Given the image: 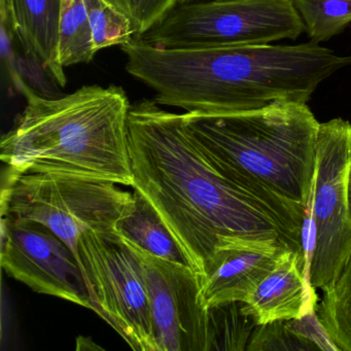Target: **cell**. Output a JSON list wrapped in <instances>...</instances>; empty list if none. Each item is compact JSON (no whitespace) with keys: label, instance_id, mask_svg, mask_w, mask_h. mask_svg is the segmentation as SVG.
<instances>
[{"label":"cell","instance_id":"cell-1","mask_svg":"<svg viewBox=\"0 0 351 351\" xmlns=\"http://www.w3.org/2000/svg\"><path fill=\"white\" fill-rule=\"evenodd\" d=\"M128 130L133 190L159 213L200 282L232 250H291L306 260L268 209L213 167L184 114L143 100L130 106Z\"/></svg>","mask_w":351,"mask_h":351},{"label":"cell","instance_id":"cell-2","mask_svg":"<svg viewBox=\"0 0 351 351\" xmlns=\"http://www.w3.org/2000/svg\"><path fill=\"white\" fill-rule=\"evenodd\" d=\"M127 73L155 92L160 106L221 114L274 102L307 104L322 82L351 65L317 43L295 46L170 49L138 36L121 46Z\"/></svg>","mask_w":351,"mask_h":351},{"label":"cell","instance_id":"cell-3","mask_svg":"<svg viewBox=\"0 0 351 351\" xmlns=\"http://www.w3.org/2000/svg\"><path fill=\"white\" fill-rule=\"evenodd\" d=\"M184 117L213 167L262 203L307 260L305 226L320 125L307 104Z\"/></svg>","mask_w":351,"mask_h":351},{"label":"cell","instance_id":"cell-4","mask_svg":"<svg viewBox=\"0 0 351 351\" xmlns=\"http://www.w3.org/2000/svg\"><path fill=\"white\" fill-rule=\"evenodd\" d=\"M23 112L0 143V157L14 173L63 174L132 186L129 151L130 102L117 86H84L48 97L18 75Z\"/></svg>","mask_w":351,"mask_h":351},{"label":"cell","instance_id":"cell-5","mask_svg":"<svg viewBox=\"0 0 351 351\" xmlns=\"http://www.w3.org/2000/svg\"><path fill=\"white\" fill-rule=\"evenodd\" d=\"M133 193L110 180L63 174L5 171L1 217L34 221L61 238L77 258L80 238L88 231L116 233L130 209Z\"/></svg>","mask_w":351,"mask_h":351},{"label":"cell","instance_id":"cell-6","mask_svg":"<svg viewBox=\"0 0 351 351\" xmlns=\"http://www.w3.org/2000/svg\"><path fill=\"white\" fill-rule=\"evenodd\" d=\"M305 32L291 0L178 1L138 38L161 48L261 46Z\"/></svg>","mask_w":351,"mask_h":351},{"label":"cell","instance_id":"cell-7","mask_svg":"<svg viewBox=\"0 0 351 351\" xmlns=\"http://www.w3.org/2000/svg\"><path fill=\"white\" fill-rule=\"evenodd\" d=\"M351 124L342 119L320 123L317 161L305 226L307 276L313 289H330L351 256L347 174Z\"/></svg>","mask_w":351,"mask_h":351},{"label":"cell","instance_id":"cell-8","mask_svg":"<svg viewBox=\"0 0 351 351\" xmlns=\"http://www.w3.org/2000/svg\"><path fill=\"white\" fill-rule=\"evenodd\" d=\"M92 310L136 351H158L151 300L136 254L118 232L88 231L77 245Z\"/></svg>","mask_w":351,"mask_h":351},{"label":"cell","instance_id":"cell-9","mask_svg":"<svg viewBox=\"0 0 351 351\" xmlns=\"http://www.w3.org/2000/svg\"><path fill=\"white\" fill-rule=\"evenodd\" d=\"M121 237L143 268L158 351L211 350L209 310L203 303L196 272L189 265L154 256Z\"/></svg>","mask_w":351,"mask_h":351},{"label":"cell","instance_id":"cell-10","mask_svg":"<svg viewBox=\"0 0 351 351\" xmlns=\"http://www.w3.org/2000/svg\"><path fill=\"white\" fill-rule=\"evenodd\" d=\"M1 266L8 275L43 295L92 309L75 252L52 230L34 221L1 217Z\"/></svg>","mask_w":351,"mask_h":351},{"label":"cell","instance_id":"cell-11","mask_svg":"<svg viewBox=\"0 0 351 351\" xmlns=\"http://www.w3.org/2000/svg\"><path fill=\"white\" fill-rule=\"evenodd\" d=\"M317 299L308 279L307 262L287 250L250 301L243 304V311L258 326L301 317L316 309Z\"/></svg>","mask_w":351,"mask_h":351},{"label":"cell","instance_id":"cell-12","mask_svg":"<svg viewBox=\"0 0 351 351\" xmlns=\"http://www.w3.org/2000/svg\"><path fill=\"white\" fill-rule=\"evenodd\" d=\"M285 250L244 248L230 252L201 281V295L207 309L234 302L247 303Z\"/></svg>","mask_w":351,"mask_h":351},{"label":"cell","instance_id":"cell-13","mask_svg":"<svg viewBox=\"0 0 351 351\" xmlns=\"http://www.w3.org/2000/svg\"><path fill=\"white\" fill-rule=\"evenodd\" d=\"M13 34L24 52L61 87L66 83L58 62L61 0H12Z\"/></svg>","mask_w":351,"mask_h":351},{"label":"cell","instance_id":"cell-14","mask_svg":"<svg viewBox=\"0 0 351 351\" xmlns=\"http://www.w3.org/2000/svg\"><path fill=\"white\" fill-rule=\"evenodd\" d=\"M246 350L338 351L320 324L316 309L299 318L258 324Z\"/></svg>","mask_w":351,"mask_h":351},{"label":"cell","instance_id":"cell-15","mask_svg":"<svg viewBox=\"0 0 351 351\" xmlns=\"http://www.w3.org/2000/svg\"><path fill=\"white\" fill-rule=\"evenodd\" d=\"M117 231L154 256L170 262L189 265L180 245L159 213L143 195L135 190L132 205L118 221Z\"/></svg>","mask_w":351,"mask_h":351},{"label":"cell","instance_id":"cell-16","mask_svg":"<svg viewBox=\"0 0 351 351\" xmlns=\"http://www.w3.org/2000/svg\"><path fill=\"white\" fill-rule=\"evenodd\" d=\"M97 53L85 0H61L58 62L63 69L86 64Z\"/></svg>","mask_w":351,"mask_h":351},{"label":"cell","instance_id":"cell-17","mask_svg":"<svg viewBox=\"0 0 351 351\" xmlns=\"http://www.w3.org/2000/svg\"><path fill=\"white\" fill-rule=\"evenodd\" d=\"M320 324L338 351H351V256L316 306Z\"/></svg>","mask_w":351,"mask_h":351},{"label":"cell","instance_id":"cell-18","mask_svg":"<svg viewBox=\"0 0 351 351\" xmlns=\"http://www.w3.org/2000/svg\"><path fill=\"white\" fill-rule=\"evenodd\" d=\"M312 42H328L351 23V0H291Z\"/></svg>","mask_w":351,"mask_h":351},{"label":"cell","instance_id":"cell-19","mask_svg":"<svg viewBox=\"0 0 351 351\" xmlns=\"http://www.w3.org/2000/svg\"><path fill=\"white\" fill-rule=\"evenodd\" d=\"M241 302L208 308L211 350H246L258 324L243 311Z\"/></svg>","mask_w":351,"mask_h":351},{"label":"cell","instance_id":"cell-20","mask_svg":"<svg viewBox=\"0 0 351 351\" xmlns=\"http://www.w3.org/2000/svg\"><path fill=\"white\" fill-rule=\"evenodd\" d=\"M91 24L95 52L122 46L135 36L130 20L114 9L108 0H85Z\"/></svg>","mask_w":351,"mask_h":351},{"label":"cell","instance_id":"cell-21","mask_svg":"<svg viewBox=\"0 0 351 351\" xmlns=\"http://www.w3.org/2000/svg\"><path fill=\"white\" fill-rule=\"evenodd\" d=\"M108 3L130 20L135 36H141L157 23L178 0H108Z\"/></svg>","mask_w":351,"mask_h":351},{"label":"cell","instance_id":"cell-22","mask_svg":"<svg viewBox=\"0 0 351 351\" xmlns=\"http://www.w3.org/2000/svg\"><path fill=\"white\" fill-rule=\"evenodd\" d=\"M0 20L1 24L13 29V1L12 0H0Z\"/></svg>","mask_w":351,"mask_h":351},{"label":"cell","instance_id":"cell-23","mask_svg":"<svg viewBox=\"0 0 351 351\" xmlns=\"http://www.w3.org/2000/svg\"><path fill=\"white\" fill-rule=\"evenodd\" d=\"M347 202H348L349 215L351 219V162L349 164L348 174H347Z\"/></svg>","mask_w":351,"mask_h":351},{"label":"cell","instance_id":"cell-24","mask_svg":"<svg viewBox=\"0 0 351 351\" xmlns=\"http://www.w3.org/2000/svg\"><path fill=\"white\" fill-rule=\"evenodd\" d=\"M178 1H194V0H178Z\"/></svg>","mask_w":351,"mask_h":351}]
</instances>
